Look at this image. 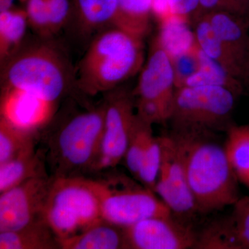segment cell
<instances>
[{
    "mask_svg": "<svg viewBox=\"0 0 249 249\" xmlns=\"http://www.w3.org/2000/svg\"><path fill=\"white\" fill-rule=\"evenodd\" d=\"M175 76V88H183L187 80L200 69L199 46L197 43L183 53L171 58Z\"/></svg>",
    "mask_w": 249,
    "mask_h": 249,
    "instance_id": "29",
    "label": "cell"
},
{
    "mask_svg": "<svg viewBox=\"0 0 249 249\" xmlns=\"http://www.w3.org/2000/svg\"><path fill=\"white\" fill-rule=\"evenodd\" d=\"M70 19L65 31L78 44L89 45L94 36L114 26L118 0H71Z\"/></svg>",
    "mask_w": 249,
    "mask_h": 249,
    "instance_id": "14",
    "label": "cell"
},
{
    "mask_svg": "<svg viewBox=\"0 0 249 249\" xmlns=\"http://www.w3.org/2000/svg\"><path fill=\"white\" fill-rule=\"evenodd\" d=\"M24 10L29 27L40 37H53L51 31L47 0H26Z\"/></svg>",
    "mask_w": 249,
    "mask_h": 249,
    "instance_id": "30",
    "label": "cell"
},
{
    "mask_svg": "<svg viewBox=\"0 0 249 249\" xmlns=\"http://www.w3.org/2000/svg\"><path fill=\"white\" fill-rule=\"evenodd\" d=\"M1 88L24 90L57 103L80 93L76 68L62 42L53 37L26 38L17 52L0 65Z\"/></svg>",
    "mask_w": 249,
    "mask_h": 249,
    "instance_id": "2",
    "label": "cell"
},
{
    "mask_svg": "<svg viewBox=\"0 0 249 249\" xmlns=\"http://www.w3.org/2000/svg\"><path fill=\"white\" fill-rule=\"evenodd\" d=\"M161 160L155 193L181 220L197 213L187 181L181 147L173 133L160 137Z\"/></svg>",
    "mask_w": 249,
    "mask_h": 249,
    "instance_id": "9",
    "label": "cell"
},
{
    "mask_svg": "<svg viewBox=\"0 0 249 249\" xmlns=\"http://www.w3.org/2000/svg\"><path fill=\"white\" fill-rule=\"evenodd\" d=\"M194 31L199 48L232 76L242 80L240 67L218 37L209 19L205 17L197 19Z\"/></svg>",
    "mask_w": 249,
    "mask_h": 249,
    "instance_id": "23",
    "label": "cell"
},
{
    "mask_svg": "<svg viewBox=\"0 0 249 249\" xmlns=\"http://www.w3.org/2000/svg\"><path fill=\"white\" fill-rule=\"evenodd\" d=\"M173 134L181 147L197 212L207 214L233 206L240 199L239 181L224 147L210 140L209 133Z\"/></svg>",
    "mask_w": 249,
    "mask_h": 249,
    "instance_id": "3",
    "label": "cell"
},
{
    "mask_svg": "<svg viewBox=\"0 0 249 249\" xmlns=\"http://www.w3.org/2000/svg\"><path fill=\"white\" fill-rule=\"evenodd\" d=\"M44 219L58 240L77 235L102 220L99 199L87 178H53Z\"/></svg>",
    "mask_w": 249,
    "mask_h": 249,
    "instance_id": "6",
    "label": "cell"
},
{
    "mask_svg": "<svg viewBox=\"0 0 249 249\" xmlns=\"http://www.w3.org/2000/svg\"><path fill=\"white\" fill-rule=\"evenodd\" d=\"M142 40L115 26L98 33L76 67L78 92L89 98L104 94L141 71Z\"/></svg>",
    "mask_w": 249,
    "mask_h": 249,
    "instance_id": "4",
    "label": "cell"
},
{
    "mask_svg": "<svg viewBox=\"0 0 249 249\" xmlns=\"http://www.w3.org/2000/svg\"><path fill=\"white\" fill-rule=\"evenodd\" d=\"M160 160L161 150L160 137H155L152 133L147 140L137 180L142 186L153 192H155L160 172Z\"/></svg>",
    "mask_w": 249,
    "mask_h": 249,
    "instance_id": "28",
    "label": "cell"
},
{
    "mask_svg": "<svg viewBox=\"0 0 249 249\" xmlns=\"http://www.w3.org/2000/svg\"><path fill=\"white\" fill-rule=\"evenodd\" d=\"M232 12L245 19L249 24V0H228Z\"/></svg>",
    "mask_w": 249,
    "mask_h": 249,
    "instance_id": "35",
    "label": "cell"
},
{
    "mask_svg": "<svg viewBox=\"0 0 249 249\" xmlns=\"http://www.w3.org/2000/svg\"><path fill=\"white\" fill-rule=\"evenodd\" d=\"M242 80L249 85V56L247 62H246L245 67H244Z\"/></svg>",
    "mask_w": 249,
    "mask_h": 249,
    "instance_id": "37",
    "label": "cell"
},
{
    "mask_svg": "<svg viewBox=\"0 0 249 249\" xmlns=\"http://www.w3.org/2000/svg\"><path fill=\"white\" fill-rule=\"evenodd\" d=\"M200 69L187 80L184 87L219 86L231 90L238 97L243 91L242 80L232 76L213 59L206 55L199 47Z\"/></svg>",
    "mask_w": 249,
    "mask_h": 249,
    "instance_id": "26",
    "label": "cell"
},
{
    "mask_svg": "<svg viewBox=\"0 0 249 249\" xmlns=\"http://www.w3.org/2000/svg\"><path fill=\"white\" fill-rule=\"evenodd\" d=\"M0 249H60L45 220L15 231L0 232Z\"/></svg>",
    "mask_w": 249,
    "mask_h": 249,
    "instance_id": "19",
    "label": "cell"
},
{
    "mask_svg": "<svg viewBox=\"0 0 249 249\" xmlns=\"http://www.w3.org/2000/svg\"><path fill=\"white\" fill-rule=\"evenodd\" d=\"M230 215L206 226L197 233L195 249H249V197L241 198Z\"/></svg>",
    "mask_w": 249,
    "mask_h": 249,
    "instance_id": "13",
    "label": "cell"
},
{
    "mask_svg": "<svg viewBox=\"0 0 249 249\" xmlns=\"http://www.w3.org/2000/svg\"><path fill=\"white\" fill-rule=\"evenodd\" d=\"M152 133V124L142 120L137 114L124 159L126 168L136 179L140 170L147 140Z\"/></svg>",
    "mask_w": 249,
    "mask_h": 249,
    "instance_id": "27",
    "label": "cell"
},
{
    "mask_svg": "<svg viewBox=\"0 0 249 249\" xmlns=\"http://www.w3.org/2000/svg\"><path fill=\"white\" fill-rule=\"evenodd\" d=\"M88 98L80 93L65 98L39 131V144L53 178L91 175L102 138L105 107L103 100L92 103Z\"/></svg>",
    "mask_w": 249,
    "mask_h": 249,
    "instance_id": "1",
    "label": "cell"
},
{
    "mask_svg": "<svg viewBox=\"0 0 249 249\" xmlns=\"http://www.w3.org/2000/svg\"><path fill=\"white\" fill-rule=\"evenodd\" d=\"M51 31L58 35L66 28L71 14V0H47Z\"/></svg>",
    "mask_w": 249,
    "mask_h": 249,
    "instance_id": "31",
    "label": "cell"
},
{
    "mask_svg": "<svg viewBox=\"0 0 249 249\" xmlns=\"http://www.w3.org/2000/svg\"><path fill=\"white\" fill-rule=\"evenodd\" d=\"M237 96L219 86L183 87L175 89L169 121L173 132L210 133L225 127Z\"/></svg>",
    "mask_w": 249,
    "mask_h": 249,
    "instance_id": "7",
    "label": "cell"
},
{
    "mask_svg": "<svg viewBox=\"0 0 249 249\" xmlns=\"http://www.w3.org/2000/svg\"><path fill=\"white\" fill-rule=\"evenodd\" d=\"M52 178H31L0 193V232L18 230L44 219Z\"/></svg>",
    "mask_w": 249,
    "mask_h": 249,
    "instance_id": "10",
    "label": "cell"
},
{
    "mask_svg": "<svg viewBox=\"0 0 249 249\" xmlns=\"http://www.w3.org/2000/svg\"><path fill=\"white\" fill-rule=\"evenodd\" d=\"M196 10H199L201 13L204 11L206 13L205 15L211 14L214 11H227L233 14L231 6L228 0H199V5ZM201 13L196 20L200 18Z\"/></svg>",
    "mask_w": 249,
    "mask_h": 249,
    "instance_id": "32",
    "label": "cell"
},
{
    "mask_svg": "<svg viewBox=\"0 0 249 249\" xmlns=\"http://www.w3.org/2000/svg\"><path fill=\"white\" fill-rule=\"evenodd\" d=\"M203 17L209 19L218 37L237 62L242 76L249 56V23L227 11H214Z\"/></svg>",
    "mask_w": 249,
    "mask_h": 249,
    "instance_id": "16",
    "label": "cell"
},
{
    "mask_svg": "<svg viewBox=\"0 0 249 249\" xmlns=\"http://www.w3.org/2000/svg\"><path fill=\"white\" fill-rule=\"evenodd\" d=\"M156 37L170 58L196 45L195 31L190 28L188 18L178 15L173 14L160 23V33Z\"/></svg>",
    "mask_w": 249,
    "mask_h": 249,
    "instance_id": "22",
    "label": "cell"
},
{
    "mask_svg": "<svg viewBox=\"0 0 249 249\" xmlns=\"http://www.w3.org/2000/svg\"><path fill=\"white\" fill-rule=\"evenodd\" d=\"M152 15L160 24L173 16L170 0H152Z\"/></svg>",
    "mask_w": 249,
    "mask_h": 249,
    "instance_id": "34",
    "label": "cell"
},
{
    "mask_svg": "<svg viewBox=\"0 0 249 249\" xmlns=\"http://www.w3.org/2000/svg\"><path fill=\"white\" fill-rule=\"evenodd\" d=\"M58 242L60 249H127L124 228L104 219Z\"/></svg>",
    "mask_w": 249,
    "mask_h": 249,
    "instance_id": "18",
    "label": "cell"
},
{
    "mask_svg": "<svg viewBox=\"0 0 249 249\" xmlns=\"http://www.w3.org/2000/svg\"><path fill=\"white\" fill-rule=\"evenodd\" d=\"M199 5V0H170L172 12L173 14L188 18L196 12Z\"/></svg>",
    "mask_w": 249,
    "mask_h": 249,
    "instance_id": "33",
    "label": "cell"
},
{
    "mask_svg": "<svg viewBox=\"0 0 249 249\" xmlns=\"http://www.w3.org/2000/svg\"><path fill=\"white\" fill-rule=\"evenodd\" d=\"M103 96L104 126L97 158L90 175L116 168L124 160L137 119L133 90L121 85Z\"/></svg>",
    "mask_w": 249,
    "mask_h": 249,
    "instance_id": "8",
    "label": "cell"
},
{
    "mask_svg": "<svg viewBox=\"0 0 249 249\" xmlns=\"http://www.w3.org/2000/svg\"><path fill=\"white\" fill-rule=\"evenodd\" d=\"M127 249H195L197 233L174 215L152 217L124 227Z\"/></svg>",
    "mask_w": 249,
    "mask_h": 249,
    "instance_id": "11",
    "label": "cell"
},
{
    "mask_svg": "<svg viewBox=\"0 0 249 249\" xmlns=\"http://www.w3.org/2000/svg\"><path fill=\"white\" fill-rule=\"evenodd\" d=\"M239 182L249 189V125H231L224 145Z\"/></svg>",
    "mask_w": 249,
    "mask_h": 249,
    "instance_id": "25",
    "label": "cell"
},
{
    "mask_svg": "<svg viewBox=\"0 0 249 249\" xmlns=\"http://www.w3.org/2000/svg\"><path fill=\"white\" fill-rule=\"evenodd\" d=\"M175 89L171 58L155 37L133 90L134 98L160 103L170 116Z\"/></svg>",
    "mask_w": 249,
    "mask_h": 249,
    "instance_id": "12",
    "label": "cell"
},
{
    "mask_svg": "<svg viewBox=\"0 0 249 249\" xmlns=\"http://www.w3.org/2000/svg\"><path fill=\"white\" fill-rule=\"evenodd\" d=\"M0 116L25 128L40 130L58 110L57 103L14 88H1Z\"/></svg>",
    "mask_w": 249,
    "mask_h": 249,
    "instance_id": "15",
    "label": "cell"
},
{
    "mask_svg": "<svg viewBox=\"0 0 249 249\" xmlns=\"http://www.w3.org/2000/svg\"><path fill=\"white\" fill-rule=\"evenodd\" d=\"M152 0H118L114 26L143 40L150 26Z\"/></svg>",
    "mask_w": 249,
    "mask_h": 249,
    "instance_id": "24",
    "label": "cell"
},
{
    "mask_svg": "<svg viewBox=\"0 0 249 249\" xmlns=\"http://www.w3.org/2000/svg\"><path fill=\"white\" fill-rule=\"evenodd\" d=\"M101 204L103 219L127 227L152 217L174 215L155 193L116 168L85 177Z\"/></svg>",
    "mask_w": 249,
    "mask_h": 249,
    "instance_id": "5",
    "label": "cell"
},
{
    "mask_svg": "<svg viewBox=\"0 0 249 249\" xmlns=\"http://www.w3.org/2000/svg\"><path fill=\"white\" fill-rule=\"evenodd\" d=\"M39 131L20 127L0 116V164L37 147Z\"/></svg>",
    "mask_w": 249,
    "mask_h": 249,
    "instance_id": "21",
    "label": "cell"
},
{
    "mask_svg": "<svg viewBox=\"0 0 249 249\" xmlns=\"http://www.w3.org/2000/svg\"><path fill=\"white\" fill-rule=\"evenodd\" d=\"M49 175L45 150L39 145L0 164V193L31 178Z\"/></svg>",
    "mask_w": 249,
    "mask_h": 249,
    "instance_id": "17",
    "label": "cell"
},
{
    "mask_svg": "<svg viewBox=\"0 0 249 249\" xmlns=\"http://www.w3.org/2000/svg\"><path fill=\"white\" fill-rule=\"evenodd\" d=\"M16 0H0V11H5L10 9L14 6V1ZM22 4H24L26 0H18Z\"/></svg>",
    "mask_w": 249,
    "mask_h": 249,
    "instance_id": "36",
    "label": "cell"
},
{
    "mask_svg": "<svg viewBox=\"0 0 249 249\" xmlns=\"http://www.w3.org/2000/svg\"><path fill=\"white\" fill-rule=\"evenodd\" d=\"M29 21L24 9L0 11V65L14 55L26 40Z\"/></svg>",
    "mask_w": 249,
    "mask_h": 249,
    "instance_id": "20",
    "label": "cell"
}]
</instances>
